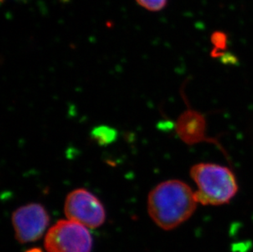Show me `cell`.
Instances as JSON below:
<instances>
[{
    "instance_id": "obj_8",
    "label": "cell",
    "mask_w": 253,
    "mask_h": 252,
    "mask_svg": "<svg viewBox=\"0 0 253 252\" xmlns=\"http://www.w3.org/2000/svg\"><path fill=\"white\" fill-rule=\"evenodd\" d=\"M93 135L95 136L96 139L99 143H107L113 140L115 133H113L112 128L102 127L96 128L95 130L93 131Z\"/></svg>"
},
{
    "instance_id": "obj_4",
    "label": "cell",
    "mask_w": 253,
    "mask_h": 252,
    "mask_svg": "<svg viewBox=\"0 0 253 252\" xmlns=\"http://www.w3.org/2000/svg\"><path fill=\"white\" fill-rule=\"evenodd\" d=\"M67 219L86 228H98L106 220V211L102 202L93 193L84 188L73 190L67 196L64 205Z\"/></svg>"
},
{
    "instance_id": "obj_10",
    "label": "cell",
    "mask_w": 253,
    "mask_h": 252,
    "mask_svg": "<svg viewBox=\"0 0 253 252\" xmlns=\"http://www.w3.org/2000/svg\"><path fill=\"white\" fill-rule=\"evenodd\" d=\"M25 252H43V251L41 250V248H31Z\"/></svg>"
},
{
    "instance_id": "obj_2",
    "label": "cell",
    "mask_w": 253,
    "mask_h": 252,
    "mask_svg": "<svg viewBox=\"0 0 253 252\" xmlns=\"http://www.w3.org/2000/svg\"><path fill=\"white\" fill-rule=\"evenodd\" d=\"M190 176L198 187V204L222 206L236 196L239 185L234 172L228 167L213 163H198L190 169Z\"/></svg>"
},
{
    "instance_id": "obj_7",
    "label": "cell",
    "mask_w": 253,
    "mask_h": 252,
    "mask_svg": "<svg viewBox=\"0 0 253 252\" xmlns=\"http://www.w3.org/2000/svg\"><path fill=\"white\" fill-rule=\"evenodd\" d=\"M137 3L150 12H159L168 4V0H135Z\"/></svg>"
},
{
    "instance_id": "obj_5",
    "label": "cell",
    "mask_w": 253,
    "mask_h": 252,
    "mask_svg": "<svg viewBox=\"0 0 253 252\" xmlns=\"http://www.w3.org/2000/svg\"><path fill=\"white\" fill-rule=\"evenodd\" d=\"M15 237L20 243H33L42 238L49 224V215L41 204L31 203L17 208L12 216Z\"/></svg>"
},
{
    "instance_id": "obj_1",
    "label": "cell",
    "mask_w": 253,
    "mask_h": 252,
    "mask_svg": "<svg viewBox=\"0 0 253 252\" xmlns=\"http://www.w3.org/2000/svg\"><path fill=\"white\" fill-rule=\"evenodd\" d=\"M195 192L178 179L159 183L151 191L148 211L151 219L164 230H172L184 224L198 207Z\"/></svg>"
},
{
    "instance_id": "obj_9",
    "label": "cell",
    "mask_w": 253,
    "mask_h": 252,
    "mask_svg": "<svg viewBox=\"0 0 253 252\" xmlns=\"http://www.w3.org/2000/svg\"><path fill=\"white\" fill-rule=\"evenodd\" d=\"M211 41H212V43H214V45L216 48H225L227 41L226 36L225 34L216 32V33L213 34Z\"/></svg>"
},
{
    "instance_id": "obj_3",
    "label": "cell",
    "mask_w": 253,
    "mask_h": 252,
    "mask_svg": "<svg viewBox=\"0 0 253 252\" xmlns=\"http://www.w3.org/2000/svg\"><path fill=\"white\" fill-rule=\"evenodd\" d=\"M44 247L47 252H91L93 238L84 225L62 219L48 229Z\"/></svg>"
},
{
    "instance_id": "obj_6",
    "label": "cell",
    "mask_w": 253,
    "mask_h": 252,
    "mask_svg": "<svg viewBox=\"0 0 253 252\" xmlns=\"http://www.w3.org/2000/svg\"><path fill=\"white\" fill-rule=\"evenodd\" d=\"M176 133L182 141L189 145L208 140L205 117L194 110H187L177 120Z\"/></svg>"
}]
</instances>
